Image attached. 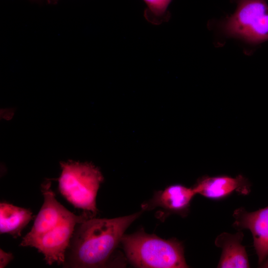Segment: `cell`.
Listing matches in <instances>:
<instances>
[{"label":"cell","instance_id":"1","mask_svg":"<svg viewBox=\"0 0 268 268\" xmlns=\"http://www.w3.org/2000/svg\"><path fill=\"white\" fill-rule=\"evenodd\" d=\"M141 213L111 219L91 217L79 223L72 237L68 267L105 266L126 229Z\"/></svg>","mask_w":268,"mask_h":268},{"label":"cell","instance_id":"8","mask_svg":"<svg viewBox=\"0 0 268 268\" xmlns=\"http://www.w3.org/2000/svg\"><path fill=\"white\" fill-rule=\"evenodd\" d=\"M243 233H222L215 239V244L222 249L217 267L221 268H247L250 267L245 246L242 245Z\"/></svg>","mask_w":268,"mask_h":268},{"label":"cell","instance_id":"9","mask_svg":"<svg viewBox=\"0 0 268 268\" xmlns=\"http://www.w3.org/2000/svg\"><path fill=\"white\" fill-rule=\"evenodd\" d=\"M196 195L193 188L173 185L157 192L143 207L146 209L160 207L170 211L181 212L186 210Z\"/></svg>","mask_w":268,"mask_h":268},{"label":"cell","instance_id":"6","mask_svg":"<svg viewBox=\"0 0 268 268\" xmlns=\"http://www.w3.org/2000/svg\"><path fill=\"white\" fill-rule=\"evenodd\" d=\"M233 216L235 226L251 231L258 262L262 264L268 256V206L253 212L240 207L234 211Z\"/></svg>","mask_w":268,"mask_h":268},{"label":"cell","instance_id":"4","mask_svg":"<svg viewBox=\"0 0 268 268\" xmlns=\"http://www.w3.org/2000/svg\"><path fill=\"white\" fill-rule=\"evenodd\" d=\"M237 3L234 13L223 22L224 33L253 44L268 41L267 0H238Z\"/></svg>","mask_w":268,"mask_h":268},{"label":"cell","instance_id":"15","mask_svg":"<svg viewBox=\"0 0 268 268\" xmlns=\"http://www.w3.org/2000/svg\"><path fill=\"white\" fill-rule=\"evenodd\" d=\"M48 4H56L59 0H46Z\"/></svg>","mask_w":268,"mask_h":268},{"label":"cell","instance_id":"12","mask_svg":"<svg viewBox=\"0 0 268 268\" xmlns=\"http://www.w3.org/2000/svg\"><path fill=\"white\" fill-rule=\"evenodd\" d=\"M146 5L143 16L149 23L158 25L167 22L171 14L168 7L172 0H143Z\"/></svg>","mask_w":268,"mask_h":268},{"label":"cell","instance_id":"2","mask_svg":"<svg viewBox=\"0 0 268 268\" xmlns=\"http://www.w3.org/2000/svg\"><path fill=\"white\" fill-rule=\"evenodd\" d=\"M130 263L137 268H188L182 243L176 239H163L143 230L124 235L121 242Z\"/></svg>","mask_w":268,"mask_h":268},{"label":"cell","instance_id":"11","mask_svg":"<svg viewBox=\"0 0 268 268\" xmlns=\"http://www.w3.org/2000/svg\"><path fill=\"white\" fill-rule=\"evenodd\" d=\"M30 210L6 202L0 204V232L17 238L32 219Z\"/></svg>","mask_w":268,"mask_h":268},{"label":"cell","instance_id":"16","mask_svg":"<svg viewBox=\"0 0 268 268\" xmlns=\"http://www.w3.org/2000/svg\"><path fill=\"white\" fill-rule=\"evenodd\" d=\"M31 1H33V2H39L41 1V0H29Z\"/></svg>","mask_w":268,"mask_h":268},{"label":"cell","instance_id":"5","mask_svg":"<svg viewBox=\"0 0 268 268\" xmlns=\"http://www.w3.org/2000/svg\"><path fill=\"white\" fill-rule=\"evenodd\" d=\"M89 217L86 212L76 215L70 212L52 230L33 238L22 239L20 245L36 248L43 254L49 265L64 264L66 250L69 247L75 227Z\"/></svg>","mask_w":268,"mask_h":268},{"label":"cell","instance_id":"14","mask_svg":"<svg viewBox=\"0 0 268 268\" xmlns=\"http://www.w3.org/2000/svg\"><path fill=\"white\" fill-rule=\"evenodd\" d=\"M261 268H268V259L260 265Z\"/></svg>","mask_w":268,"mask_h":268},{"label":"cell","instance_id":"13","mask_svg":"<svg viewBox=\"0 0 268 268\" xmlns=\"http://www.w3.org/2000/svg\"><path fill=\"white\" fill-rule=\"evenodd\" d=\"M13 256L11 253H6L0 249V268H3L13 259Z\"/></svg>","mask_w":268,"mask_h":268},{"label":"cell","instance_id":"7","mask_svg":"<svg viewBox=\"0 0 268 268\" xmlns=\"http://www.w3.org/2000/svg\"><path fill=\"white\" fill-rule=\"evenodd\" d=\"M44 203L35 218L31 231L23 239H28L41 235L56 227L70 211L56 199L51 189V183L42 185Z\"/></svg>","mask_w":268,"mask_h":268},{"label":"cell","instance_id":"3","mask_svg":"<svg viewBox=\"0 0 268 268\" xmlns=\"http://www.w3.org/2000/svg\"><path fill=\"white\" fill-rule=\"evenodd\" d=\"M58 178L59 190L63 196L75 207L90 212H97L96 198L102 175L97 167L90 163L69 160L61 162Z\"/></svg>","mask_w":268,"mask_h":268},{"label":"cell","instance_id":"10","mask_svg":"<svg viewBox=\"0 0 268 268\" xmlns=\"http://www.w3.org/2000/svg\"><path fill=\"white\" fill-rule=\"evenodd\" d=\"M245 183L242 176L235 178L227 176L206 177L199 182L193 189L196 194L209 199H218L227 196L234 191L247 192Z\"/></svg>","mask_w":268,"mask_h":268}]
</instances>
